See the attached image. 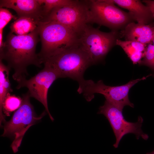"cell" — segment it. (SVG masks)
<instances>
[{"instance_id": "1", "label": "cell", "mask_w": 154, "mask_h": 154, "mask_svg": "<svg viewBox=\"0 0 154 154\" xmlns=\"http://www.w3.org/2000/svg\"><path fill=\"white\" fill-rule=\"evenodd\" d=\"M39 36L37 28L23 35H15L11 32L0 48V60H5L7 66L13 69L12 77L18 83L26 79L29 66H41L40 59L36 53Z\"/></svg>"}, {"instance_id": "2", "label": "cell", "mask_w": 154, "mask_h": 154, "mask_svg": "<svg viewBox=\"0 0 154 154\" xmlns=\"http://www.w3.org/2000/svg\"><path fill=\"white\" fill-rule=\"evenodd\" d=\"M42 64L54 69L60 78H69L79 84L85 80L84 73L92 64L88 53L79 44L40 58Z\"/></svg>"}, {"instance_id": "3", "label": "cell", "mask_w": 154, "mask_h": 154, "mask_svg": "<svg viewBox=\"0 0 154 154\" xmlns=\"http://www.w3.org/2000/svg\"><path fill=\"white\" fill-rule=\"evenodd\" d=\"M41 42L39 58L79 44V35L59 23L40 21L37 27Z\"/></svg>"}, {"instance_id": "4", "label": "cell", "mask_w": 154, "mask_h": 154, "mask_svg": "<svg viewBox=\"0 0 154 154\" xmlns=\"http://www.w3.org/2000/svg\"><path fill=\"white\" fill-rule=\"evenodd\" d=\"M30 97L28 92L23 95L21 106L14 112L10 120L5 123L3 127V133L1 136L14 138L11 145L14 153L18 151L27 130L40 120L46 113L44 112L39 116L36 115L30 102Z\"/></svg>"}, {"instance_id": "5", "label": "cell", "mask_w": 154, "mask_h": 154, "mask_svg": "<svg viewBox=\"0 0 154 154\" xmlns=\"http://www.w3.org/2000/svg\"><path fill=\"white\" fill-rule=\"evenodd\" d=\"M150 75L141 78L134 80L124 85L117 86H110L105 84L103 81L99 80L95 82L92 80H85L79 85L77 91L82 94L86 100L91 101L94 97V94L98 93L103 95L107 100L123 111L124 106L134 107L129 99L130 89L139 82L146 79Z\"/></svg>"}, {"instance_id": "6", "label": "cell", "mask_w": 154, "mask_h": 154, "mask_svg": "<svg viewBox=\"0 0 154 154\" xmlns=\"http://www.w3.org/2000/svg\"><path fill=\"white\" fill-rule=\"evenodd\" d=\"M40 21L54 22L63 25L79 35L91 23L87 0H74L72 3L56 7Z\"/></svg>"}, {"instance_id": "7", "label": "cell", "mask_w": 154, "mask_h": 154, "mask_svg": "<svg viewBox=\"0 0 154 154\" xmlns=\"http://www.w3.org/2000/svg\"><path fill=\"white\" fill-rule=\"evenodd\" d=\"M120 38L118 31L104 32L87 25L79 35V44L88 53L94 65L105 58Z\"/></svg>"}, {"instance_id": "8", "label": "cell", "mask_w": 154, "mask_h": 154, "mask_svg": "<svg viewBox=\"0 0 154 154\" xmlns=\"http://www.w3.org/2000/svg\"><path fill=\"white\" fill-rule=\"evenodd\" d=\"M90 12L91 21L106 26L112 31L122 30L135 21L129 12L116 6L112 0H87Z\"/></svg>"}, {"instance_id": "9", "label": "cell", "mask_w": 154, "mask_h": 154, "mask_svg": "<svg viewBox=\"0 0 154 154\" xmlns=\"http://www.w3.org/2000/svg\"><path fill=\"white\" fill-rule=\"evenodd\" d=\"M122 112L114 104L106 100L104 104L99 107L98 112V114L103 115L110 124L116 139L114 147H118L122 137L129 133L134 134L137 139L141 137L145 140L147 139L148 135L141 129L143 121L142 117L139 116L136 122H129L124 118Z\"/></svg>"}, {"instance_id": "10", "label": "cell", "mask_w": 154, "mask_h": 154, "mask_svg": "<svg viewBox=\"0 0 154 154\" xmlns=\"http://www.w3.org/2000/svg\"><path fill=\"white\" fill-rule=\"evenodd\" d=\"M43 69L29 80L26 79L18 83L17 89L25 87L30 96L40 102L52 121L54 120L48 110L47 96L48 90L53 82L60 78L56 71L50 66L44 64Z\"/></svg>"}, {"instance_id": "11", "label": "cell", "mask_w": 154, "mask_h": 154, "mask_svg": "<svg viewBox=\"0 0 154 154\" xmlns=\"http://www.w3.org/2000/svg\"><path fill=\"white\" fill-rule=\"evenodd\" d=\"M120 38L145 44L152 42L154 36V21L148 24L131 22L119 32Z\"/></svg>"}, {"instance_id": "12", "label": "cell", "mask_w": 154, "mask_h": 154, "mask_svg": "<svg viewBox=\"0 0 154 154\" xmlns=\"http://www.w3.org/2000/svg\"><path fill=\"white\" fill-rule=\"evenodd\" d=\"M0 8L14 10L18 18L27 17L39 20L42 18L41 5L38 0H1Z\"/></svg>"}, {"instance_id": "13", "label": "cell", "mask_w": 154, "mask_h": 154, "mask_svg": "<svg viewBox=\"0 0 154 154\" xmlns=\"http://www.w3.org/2000/svg\"><path fill=\"white\" fill-rule=\"evenodd\" d=\"M119 6L127 9L137 23L148 24L154 21L149 8L139 0H112Z\"/></svg>"}, {"instance_id": "14", "label": "cell", "mask_w": 154, "mask_h": 154, "mask_svg": "<svg viewBox=\"0 0 154 154\" xmlns=\"http://www.w3.org/2000/svg\"><path fill=\"white\" fill-rule=\"evenodd\" d=\"M116 45L124 50L134 64L140 63L143 58L147 44L135 41L117 39Z\"/></svg>"}, {"instance_id": "15", "label": "cell", "mask_w": 154, "mask_h": 154, "mask_svg": "<svg viewBox=\"0 0 154 154\" xmlns=\"http://www.w3.org/2000/svg\"><path fill=\"white\" fill-rule=\"evenodd\" d=\"M0 60V123L5 122V116L3 113V106L5 100L12 91L9 79L10 68L5 65Z\"/></svg>"}, {"instance_id": "16", "label": "cell", "mask_w": 154, "mask_h": 154, "mask_svg": "<svg viewBox=\"0 0 154 154\" xmlns=\"http://www.w3.org/2000/svg\"><path fill=\"white\" fill-rule=\"evenodd\" d=\"M40 21L30 17L18 18L10 25L11 32L17 35L28 34L37 29Z\"/></svg>"}, {"instance_id": "17", "label": "cell", "mask_w": 154, "mask_h": 154, "mask_svg": "<svg viewBox=\"0 0 154 154\" xmlns=\"http://www.w3.org/2000/svg\"><path fill=\"white\" fill-rule=\"evenodd\" d=\"M38 1L41 5L42 19L54 8L71 4L74 0H38Z\"/></svg>"}, {"instance_id": "18", "label": "cell", "mask_w": 154, "mask_h": 154, "mask_svg": "<svg viewBox=\"0 0 154 154\" xmlns=\"http://www.w3.org/2000/svg\"><path fill=\"white\" fill-rule=\"evenodd\" d=\"M22 103V99L15 95L9 94L6 98L3 106V112L7 116L18 109Z\"/></svg>"}, {"instance_id": "19", "label": "cell", "mask_w": 154, "mask_h": 154, "mask_svg": "<svg viewBox=\"0 0 154 154\" xmlns=\"http://www.w3.org/2000/svg\"><path fill=\"white\" fill-rule=\"evenodd\" d=\"M139 64L147 66L154 72V46L152 42L147 44L144 56Z\"/></svg>"}, {"instance_id": "20", "label": "cell", "mask_w": 154, "mask_h": 154, "mask_svg": "<svg viewBox=\"0 0 154 154\" xmlns=\"http://www.w3.org/2000/svg\"><path fill=\"white\" fill-rule=\"evenodd\" d=\"M17 17L13 15L7 9L0 8V32H3L4 27L12 19H16Z\"/></svg>"}, {"instance_id": "21", "label": "cell", "mask_w": 154, "mask_h": 154, "mask_svg": "<svg viewBox=\"0 0 154 154\" xmlns=\"http://www.w3.org/2000/svg\"><path fill=\"white\" fill-rule=\"evenodd\" d=\"M147 6L150 10L154 17V1L151 0H143L142 1Z\"/></svg>"}, {"instance_id": "22", "label": "cell", "mask_w": 154, "mask_h": 154, "mask_svg": "<svg viewBox=\"0 0 154 154\" xmlns=\"http://www.w3.org/2000/svg\"><path fill=\"white\" fill-rule=\"evenodd\" d=\"M146 154H154V151L151 153H146Z\"/></svg>"}, {"instance_id": "23", "label": "cell", "mask_w": 154, "mask_h": 154, "mask_svg": "<svg viewBox=\"0 0 154 154\" xmlns=\"http://www.w3.org/2000/svg\"><path fill=\"white\" fill-rule=\"evenodd\" d=\"M152 42L153 43V44L154 46V36L153 37V39Z\"/></svg>"}]
</instances>
